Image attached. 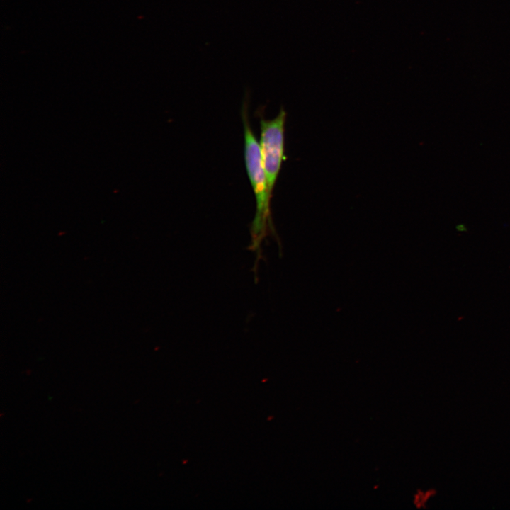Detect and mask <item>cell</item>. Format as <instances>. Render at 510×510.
<instances>
[{
    "mask_svg": "<svg viewBox=\"0 0 510 510\" xmlns=\"http://www.w3.org/2000/svg\"><path fill=\"white\" fill-rule=\"evenodd\" d=\"M244 139V159L247 174L256 198V212L251 227V249L259 250L266 235L269 222L272 194L269 191L263 164L259 142L256 138L247 116L246 107L242 110Z\"/></svg>",
    "mask_w": 510,
    "mask_h": 510,
    "instance_id": "1",
    "label": "cell"
},
{
    "mask_svg": "<svg viewBox=\"0 0 510 510\" xmlns=\"http://www.w3.org/2000/svg\"><path fill=\"white\" fill-rule=\"evenodd\" d=\"M286 112L280 108L273 119L260 120V147L269 191L273 194L285 154Z\"/></svg>",
    "mask_w": 510,
    "mask_h": 510,
    "instance_id": "2",
    "label": "cell"
}]
</instances>
